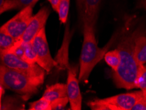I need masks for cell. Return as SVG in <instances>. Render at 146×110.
Wrapping results in <instances>:
<instances>
[{"instance_id": "cell-1", "label": "cell", "mask_w": 146, "mask_h": 110, "mask_svg": "<svg viewBox=\"0 0 146 110\" xmlns=\"http://www.w3.org/2000/svg\"><path fill=\"white\" fill-rule=\"evenodd\" d=\"M138 31L122 35L117 46L121 61L117 69L113 72V79L118 88L131 90L135 88V80L138 65L134 56V39Z\"/></svg>"}, {"instance_id": "cell-2", "label": "cell", "mask_w": 146, "mask_h": 110, "mask_svg": "<svg viewBox=\"0 0 146 110\" xmlns=\"http://www.w3.org/2000/svg\"><path fill=\"white\" fill-rule=\"evenodd\" d=\"M84 40L80 56L79 82H86L92 71L104 57L107 47H99L95 36V27L86 22L83 23Z\"/></svg>"}, {"instance_id": "cell-3", "label": "cell", "mask_w": 146, "mask_h": 110, "mask_svg": "<svg viewBox=\"0 0 146 110\" xmlns=\"http://www.w3.org/2000/svg\"><path fill=\"white\" fill-rule=\"evenodd\" d=\"M0 85L26 98L37 93L38 87L42 85L38 82L1 63H0Z\"/></svg>"}, {"instance_id": "cell-4", "label": "cell", "mask_w": 146, "mask_h": 110, "mask_svg": "<svg viewBox=\"0 0 146 110\" xmlns=\"http://www.w3.org/2000/svg\"><path fill=\"white\" fill-rule=\"evenodd\" d=\"M143 97L141 91L115 95L103 99H94L88 102L92 110H132Z\"/></svg>"}, {"instance_id": "cell-5", "label": "cell", "mask_w": 146, "mask_h": 110, "mask_svg": "<svg viewBox=\"0 0 146 110\" xmlns=\"http://www.w3.org/2000/svg\"><path fill=\"white\" fill-rule=\"evenodd\" d=\"M1 63L9 67L19 71L29 78L40 83H44L46 71L37 63H30L22 58L18 57L11 53L0 52Z\"/></svg>"}, {"instance_id": "cell-6", "label": "cell", "mask_w": 146, "mask_h": 110, "mask_svg": "<svg viewBox=\"0 0 146 110\" xmlns=\"http://www.w3.org/2000/svg\"><path fill=\"white\" fill-rule=\"evenodd\" d=\"M33 44L36 51V63L44 69L47 73H50L53 68L58 65L57 61L51 57L48 42L46 38V27L43 28L33 40Z\"/></svg>"}, {"instance_id": "cell-7", "label": "cell", "mask_w": 146, "mask_h": 110, "mask_svg": "<svg viewBox=\"0 0 146 110\" xmlns=\"http://www.w3.org/2000/svg\"><path fill=\"white\" fill-rule=\"evenodd\" d=\"M33 13V7H28L21 10L16 15L2 25L0 29L7 32L16 40L24 33L31 21Z\"/></svg>"}, {"instance_id": "cell-8", "label": "cell", "mask_w": 146, "mask_h": 110, "mask_svg": "<svg viewBox=\"0 0 146 110\" xmlns=\"http://www.w3.org/2000/svg\"><path fill=\"white\" fill-rule=\"evenodd\" d=\"M50 14V9L48 6L41 8L35 15L33 16L31 21L24 33L19 40L23 43L32 42L36 35L43 28L46 27V24Z\"/></svg>"}, {"instance_id": "cell-9", "label": "cell", "mask_w": 146, "mask_h": 110, "mask_svg": "<svg viewBox=\"0 0 146 110\" xmlns=\"http://www.w3.org/2000/svg\"><path fill=\"white\" fill-rule=\"evenodd\" d=\"M66 92L71 109L80 110L82 98L79 87V81L77 79L76 72L70 69H68V71Z\"/></svg>"}, {"instance_id": "cell-10", "label": "cell", "mask_w": 146, "mask_h": 110, "mask_svg": "<svg viewBox=\"0 0 146 110\" xmlns=\"http://www.w3.org/2000/svg\"><path fill=\"white\" fill-rule=\"evenodd\" d=\"M102 0H82L78 4L82 22H86L95 27Z\"/></svg>"}, {"instance_id": "cell-11", "label": "cell", "mask_w": 146, "mask_h": 110, "mask_svg": "<svg viewBox=\"0 0 146 110\" xmlns=\"http://www.w3.org/2000/svg\"><path fill=\"white\" fill-rule=\"evenodd\" d=\"M134 56L138 65L146 64V35L138 33L135 38Z\"/></svg>"}, {"instance_id": "cell-12", "label": "cell", "mask_w": 146, "mask_h": 110, "mask_svg": "<svg viewBox=\"0 0 146 110\" xmlns=\"http://www.w3.org/2000/svg\"><path fill=\"white\" fill-rule=\"evenodd\" d=\"M66 96H67L66 84L56 83L47 87L42 97L51 102L57 98Z\"/></svg>"}, {"instance_id": "cell-13", "label": "cell", "mask_w": 146, "mask_h": 110, "mask_svg": "<svg viewBox=\"0 0 146 110\" xmlns=\"http://www.w3.org/2000/svg\"><path fill=\"white\" fill-rule=\"evenodd\" d=\"M39 0H5L1 9V14L10 10H22L28 7H34Z\"/></svg>"}, {"instance_id": "cell-14", "label": "cell", "mask_w": 146, "mask_h": 110, "mask_svg": "<svg viewBox=\"0 0 146 110\" xmlns=\"http://www.w3.org/2000/svg\"><path fill=\"white\" fill-rule=\"evenodd\" d=\"M135 88H139L142 92L143 96H146V67L144 65H138L135 80Z\"/></svg>"}, {"instance_id": "cell-15", "label": "cell", "mask_w": 146, "mask_h": 110, "mask_svg": "<svg viewBox=\"0 0 146 110\" xmlns=\"http://www.w3.org/2000/svg\"><path fill=\"white\" fill-rule=\"evenodd\" d=\"M104 59L106 63L111 67L113 71H115L119 67L121 61V56L117 49L107 51L104 55Z\"/></svg>"}, {"instance_id": "cell-16", "label": "cell", "mask_w": 146, "mask_h": 110, "mask_svg": "<svg viewBox=\"0 0 146 110\" xmlns=\"http://www.w3.org/2000/svg\"><path fill=\"white\" fill-rule=\"evenodd\" d=\"M15 42L14 38L0 29V52L7 51Z\"/></svg>"}, {"instance_id": "cell-17", "label": "cell", "mask_w": 146, "mask_h": 110, "mask_svg": "<svg viewBox=\"0 0 146 110\" xmlns=\"http://www.w3.org/2000/svg\"><path fill=\"white\" fill-rule=\"evenodd\" d=\"M70 0H61L58 5L57 13L59 15V21L61 23L65 24L67 21V18L69 12Z\"/></svg>"}, {"instance_id": "cell-18", "label": "cell", "mask_w": 146, "mask_h": 110, "mask_svg": "<svg viewBox=\"0 0 146 110\" xmlns=\"http://www.w3.org/2000/svg\"><path fill=\"white\" fill-rule=\"evenodd\" d=\"M22 59L30 63H36L37 55L33 42L25 43V52Z\"/></svg>"}, {"instance_id": "cell-19", "label": "cell", "mask_w": 146, "mask_h": 110, "mask_svg": "<svg viewBox=\"0 0 146 110\" xmlns=\"http://www.w3.org/2000/svg\"><path fill=\"white\" fill-rule=\"evenodd\" d=\"M30 110H51V102L42 97L40 100L30 103Z\"/></svg>"}, {"instance_id": "cell-20", "label": "cell", "mask_w": 146, "mask_h": 110, "mask_svg": "<svg viewBox=\"0 0 146 110\" xmlns=\"http://www.w3.org/2000/svg\"><path fill=\"white\" fill-rule=\"evenodd\" d=\"M25 43H23L19 40H16L14 44L8 49L6 52L11 53L15 55L18 57L22 58L25 52Z\"/></svg>"}, {"instance_id": "cell-21", "label": "cell", "mask_w": 146, "mask_h": 110, "mask_svg": "<svg viewBox=\"0 0 146 110\" xmlns=\"http://www.w3.org/2000/svg\"><path fill=\"white\" fill-rule=\"evenodd\" d=\"M68 102H69V101H68L67 96L57 98L56 100H53L52 102H51V110L63 109V108H65Z\"/></svg>"}, {"instance_id": "cell-22", "label": "cell", "mask_w": 146, "mask_h": 110, "mask_svg": "<svg viewBox=\"0 0 146 110\" xmlns=\"http://www.w3.org/2000/svg\"><path fill=\"white\" fill-rule=\"evenodd\" d=\"M132 110H146V96H143L140 99L133 107Z\"/></svg>"}, {"instance_id": "cell-23", "label": "cell", "mask_w": 146, "mask_h": 110, "mask_svg": "<svg viewBox=\"0 0 146 110\" xmlns=\"http://www.w3.org/2000/svg\"><path fill=\"white\" fill-rule=\"evenodd\" d=\"M48 1L51 3L53 9L55 11H57L58 5H59V2L61 0H48Z\"/></svg>"}, {"instance_id": "cell-24", "label": "cell", "mask_w": 146, "mask_h": 110, "mask_svg": "<svg viewBox=\"0 0 146 110\" xmlns=\"http://www.w3.org/2000/svg\"><path fill=\"white\" fill-rule=\"evenodd\" d=\"M137 7L146 11V0H138Z\"/></svg>"}, {"instance_id": "cell-25", "label": "cell", "mask_w": 146, "mask_h": 110, "mask_svg": "<svg viewBox=\"0 0 146 110\" xmlns=\"http://www.w3.org/2000/svg\"><path fill=\"white\" fill-rule=\"evenodd\" d=\"M4 93V89L3 87L0 85V109H2V102H1V100H2V96Z\"/></svg>"}, {"instance_id": "cell-26", "label": "cell", "mask_w": 146, "mask_h": 110, "mask_svg": "<svg viewBox=\"0 0 146 110\" xmlns=\"http://www.w3.org/2000/svg\"><path fill=\"white\" fill-rule=\"evenodd\" d=\"M5 1V0H0V11H1V9L2 7H3ZM0 15H1V13H0Z\"/></svg>"}, {"instance_id": "cell-27", "label": "cell", "mask_w": 146, "mask_h": 110, "mask_svg": "<svg viewBox=\"0 0 146 110\" xmlns=\"http://www.w3.org/2000/svg\"><path fill=\"white\" fill-rule=\"evenodd\" d=\"M82 0H77V1H78V4H79L81 2Z\"/></svg>"}]
</instances>
